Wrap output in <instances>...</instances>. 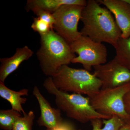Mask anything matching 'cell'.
Returning a JSON list of instances; mask_svg holds the SVG:
<instances>
[{
    "label": "cell",
    "mask_w": 130,
    "mask_h": 130,
    "mask_svg": "<svg viewBox=\"0 0 130 130\" xmlns=\"http://www.w3.org/2000/svg\"><path fill=\"white\" fill-rule=\"evenodd\" d=\"M47 130H81L77 129L74 125L71 122L63 120V122L56 128L53 129H47Z\"/></svg>",
    "instance_id": "20"
},
{
    "label": "cell",
    "mask_w": 130,
    "mask_h": 130,
    "mask_svg": "<svg viewBox=\"0 0 130 130\" xmlns=\"http://www.w3.org/2000/svg\"><path fill=\"white\" fill-rule=\"evenodd\" d=\"M93 68V74L101 82L102 89L116 88L130 82V71L115 57L107 63Z\"/></svg>",
    "instance_id": "8"
},
{
    "label": "cell",
    "mask_w": 130,
    "mask_h": 130,
    "mask_svg": "<svg viewBox=\"0 0 130 130\" xmlns=\"http://www.w3.org/2000/svg\"><path fill=\"white\" fill-rule=\"evenodd\" d=\"M124 102L126 111L130 118V90L125 96Z\"/></svg>",
    "instance_id": "21"
},
{
    "label": "cell",
    "mask_w": 130,
    "mask_h": 130,
    "mask_svg": "<svg viewBox=\"0 0 130 130\" xmlns=\"http://www.w3.org/2000/svg\"><path fill=\"white\" fill-rule=\"evenodd\" d=\"M34 54L33 51L27 46L16 49L13 56L0 59V81L4 83L9 75L14 72L20 64L28 60Z\"/></svg>",
    "instance_id": "11"
},
{
    "label": "cell",
    "mask_w": 130,
    "mask_h": 130,
    "mask_svg": "<svg viewBox=\"0 0 130 130\" xmlns=\"http://www.w3.org/2000/svg\"><path fill=\"white\" fill-rule=\"evenodd\" d=\"M31 27L34 31L38 32L40 36L45 35L51 30H53L48 24L38 17L33 18Z\"/></svg>",
    "instance_id": "18"
},
{
    "label": "cell",
    "mask_w": 130,
    "mask_h": 130,
    "mask_svg": "<svg viewBox=\"0 0 130 130\" xmlns=\"http://www.w3.org/2000/svg\"><path fill=\"white\" fill-rule=\"evenodd\" d=\"M84 7L77 5H63L53 13L55 20L53 29L70 44L81 36L78 25Z\"/></svg>",
    "instance_id": "7"
},
{
    "label": "cell",
    "mask_w": 130,
    "mask_h": 130,
    "mask_svg": "<svg viewBox=\"0 0 130 130\" xmlns=\"http://www.w3.org/2000/svg\"><path fill=\"white\" fill-rule=\"evenodd\" d=\"M32 94L38 102L41 110V115L37 120L38 125L46 127L47 129H53L60 124L64 120L60 109L51 106L37 86L33 88Z\"/></svg>",
    "instance_id": "9"
},
{
    "label": "cell",
    "mask_w": 130,
    "mask_h": 130,
    "mask_svg": "<svg viewBox=\"0 0 130 130\" xmlns=\"http://www.w3.org/2000/svg\"><path fill=\"white\" fill-rule=\"evenodd\" d=\"M119 130H130V121L126 123Z\"/></svg>",
    "instance_id": "22"
},
{
    "label": "cell",
    "mask_w": 130,
    "mask_h": 130,
    "mask_svg": "<svg viewBox=\"0 0 130 130\" xmlns=\"http://www.w3.org/2000/svg\"><path fill=\"white\" fill-rule=\"evenodd\" d=\"M21 116V113L13 109H1L0 128L4 130H12L15 121Z\"/></svg>",
    "instance_id": "16"
},
{
    "label": "cell",
    "mask_w": 130,
    "mask_h": 130,
    "mask_svg": "<svg viewBox=\"0 0 130 130\" xmlns=\"http://www.w3.org/2000/svg\"><path fill=\"white\" fill-rule=\"evenodd\" d=\"M100 5L96 1H87L81 14L84 26L80 32L94 41L113 47L121 37V31L111 12Z\"/></svg>",
    "instance_id": "1"
},
{
    "label": "cell",
    "mask_w": 130,
    "mask_h": 130,
    "mask_svg": "<svg viewBox=\"0 0 130 130\" xmlns=\"http://www.w3.org/2000/svg\"><path fill=\"white\" fill-rule=\"evenodd\" d=\"M87 3L85 0H28L26 7L28 10L34 13L42 11L53 13L63 5H74L85 7Z\"/></svg>",
    "instance_id": "12"
},
{
    "label": "cell",
    "mask_w": 130,
    "mask_h": 130,
    "mask_svg": "<svg viewBox=\"0 0 130 130\" xmlns=\"http://www.w3.org/2000/svg\"><path fill=\"white\" fill-rule=\"evenodd\" d=\"M55 86L64 92L85 94L90 98L98 93L102 84L94 74L85 69L64 65L51 76Z\"/></svg>",
    "instance_id": "4"
},
{
    "label": "cell",
    "mask_w": 130,
    "mask_h": 130,
    "mask_svg": "<svg viewBox=\"0 0 130 130\" xmlns=\"http://www.w3.org/2000/svg\"><path fill=\"white\" fill-rule=\"evenodd\" d=\"M113 47L116 50V59L130 71V36L126 38L120 37Z\"/></svg>",
    "instance_id": "14"
},
{
    "label": "cell",
    "mask_w": 130,
    "mask_h": 130,
    "mask_svg": "<svg viewBox=\"0 0 130 130\" xmlns=\"http://www.w3.org/2000/svg\"><path fill=\"white\" fill-rule=\"evenodd\" d=\"M90 122L93 130H119L126 123L116 116H112L108 119H95Z\"/></svg>",
    "instance_id": "15"
},
{
    "label": "cell",
    "mask_w": 130,
    "mask_h": 130,
    "mask_svg": "<svg viewBox=\"0 0 130 130\" xmlns=\"http://www.w3.org/2000/svg\"><path fill=\"white\" fill-rule=\"evenodd\" d=\"M70 46L73 52L78 55L73 59L71 63L81 64L84 69L89 72L94 66L107 63V50L101 43L81 35Z\"/></svg>",
    "instance_id": "6"
},
{
    "label": "cell",
    "mask_w": 130,
    "mask_h": 130,
    "mask_svg": "<svg viewBox=\"0 0 130 130\" xmlns=\"http://www.w3.org/2000/svg\"><path fill=\"white\" fill-rule=\"evenodd\" d=\"M112 13L117 24L121 31V37L124 38L130 36V6L125 0H99Z\"/></svg>",
    "instance_id": "10"
},
{
    "label": "cell",
    "mask_w": 130,
    "mask_h": 130,
    "mask_svg": "<svg viewBox=\"0 0 130 130\" xmlns=\"http://www.w3.org/2000/svg\"><path fill=\"white\" fill-rule=\"evenodd\" d=\"M28 93L29 90L27 89H23L19 91L12 90L7 88L4 83L0 81V96L10 103L12 109L23 115L26 113L22 106L25 103L27 99L22 96H28Z\"/></svg>",
    "instance_id": "13"
},
{
    "label": "cell",
    "mask_w": 130,
    "mask_h": 130,
    "mask_svg": "<svg viewBox=\"0 0 130 130\" xmlns=\"http://www.w3.org/2000/svg\"><path fill=\"white\" fill-rule=\"evenodd\" d=\"M19 117L15 121L12 130H32L33 121L35 118L34 112L30 111Z\"/></svg>",
    "instance_id": "17"
},
{
    "label": "cell",
    "mask_w": 130,
    "mask_h": 130,
    "mask_svg": "<svg viewBox=\"0 0 130 130\" xmlns=\"http://www.w3.org/2000/svg\"><path fill=\"white\" fill-rule=\"evenodd\" d=\"M40 36L41 46L37 55L42 72L51 77L61 66L71 63L76 55L70 44L54 30Z\"/></svg>",
    "instance_id": "2"
},
{
    "label": "cell",
    "mask_w": 130,
    "mask_h": 130,
    "mask_svg": "<svg viewBox=\"0 0 130 130\" xmlns=\"http://www.w3.org/2000/svg\"><path fill=\"white\" fill-rule=\"evenodd\" d=\"M130 90V82L116 88L102 89L89 98L91 105L99 113L110 117L118 116L126 123L130 118L126 111L124 98Z\"/></svg>",
    "instance_id": "5"
},
{
    "label": "cell",
    "mask_w": 130,
    "mask_h": 130,
    "mask_svg": "<svg viewBox=\"0 0 130 130\" xmlns=\"http://www.w3.org/2000/svg\"><path fill=\"white\" fill-rule=\"evenodd\" d=\"M125 1L130 6V0H125Z\"/></svg>",
    "instance_id": "23"
},
{
    "label": "cell",
    "mask_w": 130,
    "mask_h": 130,
    "mask_svg": "<svg viewBox=\"0 0 130 130\" xmlns=\"http://www.w3.org/2000/svg\"><path fill=\"white\" fill-rule=\"evenodd\" d=\"M43 87L47 92L55 96L58 108L69 118L85 123L95 119H108L111 117L99 113L91 105L89 98L80 94H69L59 90L55 86L51 77L44 80Z\"/></svg>",
    "instance_id": "3"
},
{
    "label": "cell",
    "mask_w": 130,
    "mask_h": 130,
    "mask_svg": "<svg viewBox=\"0 0 130 130\" xmlns=\"http://www.w3.org/2000/svg\"><path fill=\"white\" fill-rule=\"evenodd\" d=\"M34 13L37 16V17L48 24L52 29H53L55 20L53 13L42 11H38Z\"/></svg>",
    "instance_id": "19"
}]
</instances>
